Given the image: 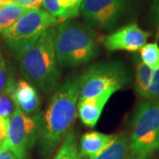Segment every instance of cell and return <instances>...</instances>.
Here are the masks:
<instances>
[{
	"instance_id": "6da1fadb",
	"label": "cell",
	"mask_w": 159,
	"mask_h": 159,
	"mask_svg": "<svg viewBox=\"0 0 159 159\" xmlns=\"http://www.w3.org/2000/svg\"><path fill=\"white\" fill-rule=\"evenodd\" d=\"M80 97V77L66 79L55 90L43 115L39 155L48 159L71 132Z\"/></svg>"
},
{
	"instance_id": "cb8c5ba5",
	"label": "cell",
	"mask_w": 159,
	"mask_h": 159,
	"mask_svg": "<svg viewBox=\"0 0 159 159\" xmlns=\"http://www.w3.org/2000/svg\"><path fill=\"white\" fill-rule=\"evenodd\" d=\"M7 125H8V122L0 116V142H4L6 140Z\"/></svg>"
},
{
	"instance_id": "44dd1931",
	"label": "cell",
	"mask_w": 159,
	"mask_h": 159,
	"mask_svg": "<svg viewBox=\"0 0 159 159\" xmlns=\"http://www.w3.org/2000/svg\"><path fill=\"white\" fill-rule=\"evenodd\" d=\"M145 99L147 100H158L159 99V70L154 71L153 76L147 91Z\"/></svg>"
},
{
	"instance_id": "5b68a950",
	"label": "cell",
	"mask_w": 159,
	"mask_h": 159,
	"mask_svg": "<svg viewBox=\"0 0 159 159\" xmlns=\"http://www.w3.org/2000/svg\"><path fill=\"white\" fill-rule=\"evenodd\" d=\"M57 19L42 9H29L2 34L7 45L18 57L29 51L47 29L55 27Z\"/></svg>"
},
{
	"instance_id": "8992f818",
	"label": "cell",
	"mask_w": 159,
	"mask_h": 159,
	"mask_svg": "<svg viewBox=\"0 0 159 159\" xmlns=\"http://www.w3.org/2000/svg\"><path fill=\"white\" fill-rule=\"evenodd\" d=\"M129 82V74L120 62H102L90 66L80 77L79 99L123 89Z\"/></svg>"
},
{
	"instance_id": "9a60e30c",
	"label": "cell",
	"mask_w": 159,
	"mask_h": 159,
	"mask_svg": "<svg viewBox=\"0 0 159 159\" xmlns=\"http://www.w3.org/2000/svg\"><path fill=\"white\" fill-rule=\"evenodd\" d=\"M53 159H88L80 151L77 136L74 131H71L64 139Z\"/></svg>"
},
{
	"instance_id": "d6986e66",
	"label": "cell",
	"mask_w": 159,
	"mask_h": 159,
	"mask_svg": "<svg viewBox=\"0 0 159 159\" xmlns=\"http://www.w3.org/2000/svg\"><path fill=\"white\" fill-rule=\"evenodd\" d=\"M16 104L12 98V93H1L0 94V116L6 121H9Z\"/></svg>"
},
{
	"instance_id": "3957f363",
	"label": "cell",
	"mask_w": 159,
	"mask_h": 159,
	"mask_svg": "<svg viewBox=\"0 0 159 159\" xmlns=\"http://www.w3.org/2000/svg\"><path fill=\"white\" fill-rule=\"evenodd\" d=\"M55 52L58 65L74 67L97 57L98 46L89 27L74 21H64L56 28Z\"/></svg>"
},
{
	"instance_id": "9c48e42d",
	"label": "cell",
	"mask_w": 159,
	"mask_h": 159,
	"mask_svg": "<svg viewBox=\"0 0 159 159\" xmlns=\"http://www.w3.org/2000/svg\"><path fill=\"white\" fill-rule=\"evenodd\" d=\"M150 33L142 29L136 23H130L103 38V44L110 51H140L147 43Z\"/></svg>"
},
{
	"instance_id": "603a6c76",
	"label": "cell",
	"mask_w": 159,
	"mask_h": 159,
	"mask_svg": "<svg viewBox=\"0 0 159 159\" xmlns=\"http://www.w3.org/2000/svg\"><path fill=\"white\" fill-rule=\"evenodd\" d=\"M15 3L26 9H38L43 5V0H16Z\"/></svg>"
},
{
	"instance_id": "ba28073f",
	"label": "cell",
	"mask_w": 159,
	"mask_h": 159,
	"mask_svg": "<svg viewBox=\"0 0 159 159\" xmlns=\"http://www.w3.org/2000/svg\"><path fill=\"white\" fill-rule=\"evenodd\" d=\"M125 0H82L80 12L88 27L111 29L122 15Z\"/></svg>"
},
{
	"instance_id": "7c38bea8",
	"label": "cell",
	"mask_w": 159,
	"mask_h": 159,
	"mask_svg": "<svg viewBox=\"0 0 159 159\" xmlns=\"http://www.w3.org/2000/svg\"><path fill=\"white\" fill-rule=\"evenodd\" d=\"M82 0H43L46 11L57 20H68L78 17Z\"/></svg>"
},
{
	"instance_id": "277c9868",
	"label": "cell",
	"mask_w": 159,
	"mask_h": 159,
	"mask_svg": "<svg viewBox=\"0 0 159 159\" xmlns=\"http://www.w3.org/2000/svg\"><path fill=\"white\" fill-rule=\"evenodd\" d=\"M128 159H150L159 151V99L140 102L132 120Z\"/></svg>"
},
{
	"instance_id": "30bf717a",
	"label": "cell",
	"mask_w": 159,
	"mask_h": 159,
	"mask_svg": "<svg viewBox=\"0 0 159 159\" xmlns=\"http://www.w3.org/2000/svg\"><path fill=\"white\" fill-rule=\"evenodd\" d=\"M113 94L112 91H107L97 97L79 99L77 112L81 122L90 128L96 126L105 104Z\"/></svg>"
},
{
	"instance_id": "e0dca14e",
	"label": "cell",
	"mask_w": 159,
	"mask_h": 159,
	"mask_svg": "<svg viewBox=\"0 0 159 159\" xmlns=\"http://www.w3.org/2000/svg\"><path fill=\"white\" fill-rule=\"evenodd\" d=\"M153 73V70L143 64L142 61L138 62L135 74V89L137 93L144 98L146 97Z\"/></svg>"
},
{
	"instance_id": "52a82bcc",
	"label": "cell",
	"mask_w": 159,
	"mask_h": 159,
	"mask_svg": "<svg viewBox=\"0 0 159 159\" xmlns=\"http://www.w3.org/2000/svg\"><path fill=\"white\" fill-rule=\"evenodd\" d=\"M43 114L27 115L16 105L8 121L6 142L20 159H27L30 149L40 141Z\"/></svg>"
},
{
	"instance_id": "8fae6325",
	"label": "cell",
	"mask_w": 159,
	"mask_h": 159,
	"mask_svg": "<svg viewBox=\"0 0 159 159\" xmlns=\"http://www.w3.org/2000/svg\"><path fill=\"white\" fill-rule=\"evenodd\" d=\"M12 98L20 110L27 115L40 113L41 100L38 92L26 80H19L14 86Z\"/></svg>"
},
{
	"instance_id": "5bb4252c",
	"label": "cell",
	"mask_w": 159,
	"mask_h": 159,
	"mask_svg": "<svg viewBox=\"0 0 159 159\" xmlns=\"http://www.w3.org/2000/svg\"><path fill=\"white\" fill-rule=\"evenodd\" d=\"M129 137L126 134H116L112 141L95 157L88 159H128Z\"/></svg>"
},
{
	"instance_id": "4316f807",
	"label": "cell",
	"mask_w": 159,
	"mask_h": 159,
	"mask_svg": "<svg viewBox=\"0 0 159 159\" xmlns=\"http://www.w3.org/2000/svg\"><path fill=\"white\" fill-rule=\"evenodd\" d=\"M1 6H0V7H1Z\"/></svg>"
},
{
	"instance_id": "ffe728a7",
	"label": "cell",
	"mask_w": 159,
	"mask_h": 159,
	"mask_svg": "<svg viewBox=\"0 0 159 159\" xmlns=\"http://www.w3.org/2000/svg\"><path fill=\"white\" fill-rule=\"evenodd\" d=\"M14 86L15 84H13V81L6 68L5 60L0 53V94L12 93Z\"/></svg>"
},
{
	"instance_id": "4fadbf2b",
	"label": "cell",
	"mask_w": 159,
	"mask_h": 159,
	"mask_svg": "<svg viewBox=\"0 0 159 159\" xmlns=\"http://www.w3.org/2000/svg\"><path fill=\"white\" fill-rule=\"evenodd\" d=\"M113 137L100 132L85 133L80 141V151L86 158L93 157L108 146Z\"/></svg>"
},
{
	"instance_id": "2e32d148",
	"label": "cell",
	"mask_w": 159,
	"mask_h": 159,
	"mask_svg": "<svg viewBox=\"0 0 159 159\" xmlns=\"http://www.w3.org/2000/svg\"><path fill=\"white\" fill-rule=\"evenodd\" d=\"M28 9L17 3H11L0 7V32H4L11 27Z\"/></svg>"
},
{
	"instance_id": "7a4b0ae2",
	"label": "cell",
	"mask_w": 159,
	"mask_h": 159,
	"mask_svg": "<svg viewBox=\"0 0 159 159\" xmlns=\"http://www.w3.org/2000/svg\"><path fill=\"white\" fill-rule=\"evenodd\" d=\"M55 35L56 28H49L29 51L18 57L26 80L46 95L58 88L61 75L55 52Z\"/></svg>"
},
{
	"instance_id": "ac0fdd59",
	"label": "cell",
	"mask_w": 159,
	"mask_h": 159,
	"mask_svg": "<svg viewBox=\"0 0 159 159\" xmlns=\"http://www.w3.org/2000/svg\"><path fill=\"white\" fill-rule=\"evenodd\" d=\"M140 57L143 64L153 71L159 70V45L157 43H146L140 50Z\"/></svg>"
},
{
	"instance_id": "d4e9b609",
	"label": "cell",
	"mask_w": 159,
	"mask_h": 159,
	"mask_svg": "<svg viewBox=\"0 0 159 159\" xmlns=\"http://www.w3.org/2000/svg\"><path fill=\"white\" fill-rule=\"evenodd\" d=\"M152 12H153L154 19L159 27V0L154 1L153 6H152Z\"/></svg>"
},
{
	"instance_id": "7402d4cb",
	"label": "cell",
	"mask_w": 159,
	"mask_h": 159,
	"mask_svg": "<svg viewBox=\"0 0 159 159\" xmlns=\"http://www.w3.org/2000/svg\"><path fill=\"white\" fill-rule=\"evenodd\" d=\"M0 159H20L6 141L0 142Z\"/></svg>"
},
{
	"instance_id": "484cf974",
	"label": "cell",
	"mask_w": 159,
	"mask_h": 159,
	"mask_svg": "<svg viewBox=\"0 0 159 159\" xmlns=\"http://www.w3.org/2000/svg\"><path fill=\"white\" fill-rule=\"evenodd\" d=\"M16 0H0V6H5V5H9L11 3H15Z\"/></svg>"
}]
</instances>
